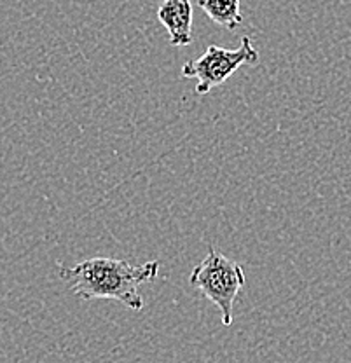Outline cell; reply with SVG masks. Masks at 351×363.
<instances>
[{"label": "cell", "mask_w": 351, "mask_h": 363, "mask_svg": "<svg viewBox=\"0 0 351 363\" xmlns=\"http://www.w3.org/2000/svg\"><path fill=\"white\" fill-rule=\"evenodd\" d=\"M58 274L79 298H114L133 311H142L143 298L138 294V286L157 278L160 262L152 260L135 266L128 260L94 257L74 267L62 266Z\"/></svg>", "instance_id": "6da1fadb"}, {"label": "cell", "mask_w": 351, "mask_h": 363, "mask_svg": "<svg viewBox=\"0 0 351 363\" xmlns=\"http://www.w3.org/2000/svg\"><path fill=\"white\" fill-rule=\"evenodd\" d=\"M189 283L217 306L222 315V323L229 327L233 323L234 301L247 283L243 267L217 250L210 248L208 255L192 269Z\"/></svg>", "instance_id": "7a4b0ae2"}, {"label": "cell", "mask_w": 351, "mask_h": 363, "mask_svg": "<svg viewBox=\"0 0 351 363\" xmlns=\"http://www.w3.org/2000/svg\"><path fill=\"white\" fill-rule=\"evenodd\" d=\"M259 51L252 44L250 37H243L238 49H224L211 44L198 60L184 63L182 77L198 79L196 93L208 94L211 89L222 86L243 65H255Z\"/></svg>", "instance_id": "3957f363"}, {"label": "cell", "mask_w": 351, "mask_h": 363, "mask_svg": "<svg viewBox=\"0 0 351 363\" xmlns=\"http://www.w3.org/2000/svg\"><path fill=\"white\" fill-rule=\"evenodd\" d=\"M157 18L169 35L172 45L192 43V6L191 0H163Z\"/></svg>", "instance_id": "277c9868"}, {"label": "cell", "mask_w": 351, "mask_h": 363, "mask_svg": "<svg viewBox=\"0 0 351 363\" xmlns=\"http://www.w3.org/2000/svg\"><path fill=\"white\" fill-rule=\"evenodd\" d=\"M198 6L211 21L228 30L238 28L243 21L240 0H198Z\"/></svg>", "instance_id": "5b68a950"}]
</instances>
